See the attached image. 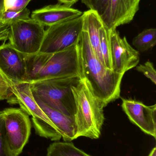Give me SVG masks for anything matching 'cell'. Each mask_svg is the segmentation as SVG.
<instances>
[{
  "label": "cell",
  "mask_w": 156,
  "mask_h": 156,
  "mask_svg": "<svg viewBox=\"0 0 156 156\" xmlns=\"http://www.w3.org/2000/svg\"><path fill=\"white\" fill-rule=\"evenodd\" d=\"M79 46L82 78L86 80L94 96L106 106L120 98L124 75L107 69L96 57L84 28Z\"/></svg>",
  "instance_id": "1"
},
{
  "label": "cell",
  "mask_w": 156,
  "mask_h": 156,
  "mask_svg": "<svg viewBox=\"0 0 156 156\" xmlns=\"http://www.w3.org/2000/svg\"><path fill=\"white\" fill-rule=\"evenodd\" d=\"M26 81L31 83L54 78L81 76L79 44L53 54L38 52L24 55Z\"/></svg>",
  "instance_id": "2"
},
{
  "label": "cell",
  "mask_w": 156,
  "mask_h": 156,
  "mask_svg": "<svg viewBox=\"0 0 156 156\" xmlns=\"http://www.w3.org/2000/svg\"><path fill=\"white\" fill-rule=\"evenodd\" d=\"M71 90L76 104V139L80 136L98 139L104 121L105 105L94 96L83 78Z\"/></svg>",
  "instance_id": "3"
},
{
  "label": "cell",
  "mask_w": 156,
  "mask_h": 156,
  "mask_svg": "<svg viewBox=\"0 0 156 156\" xmlns=\"http://www.w3.org/2000/svg\"><path fill=\"white\" fill-rule=\"evenodd\" d=\"M81 78L67 77L34 82L30 83L31 90L34 97L75 120L76 104L71 88Z\"/></svg>",
  "instance_id": "4"
},
{
  "label": "cell",
  "mask_w": 156,
  "mask_h": 156,
  "mask_svg": "<svg viewBox=\"0 0 156 156\" xmlns=\"http://www.w3.org/2000/svg\"><path fill=\"white\" fill-rule=\"evenodd\" d=\"M83 29L82 15L78 18L49 27L45 31L39 52L53 54L78 44Z\"/></svg>",
  "instance_id": "5"
},
{
  "label": "cell",
  "mask_w": 156,
  "mask_h": 156,
  "mask_svg": "<svg viewBox=\"0 0 156 156\" xmlns=\"http://www.w3.org/2000/svg\"><path fill=\"white\" fill-rule=\"evenodd\" d=\"M9 43L24 55L39 52L45 36V27L30 18L10 24Z\"/></svg>",
  "instance_id": "6"
},
{
  "label": "cell",
  "mask_w": 156,
  "mask_h": 156,
  "mask_svg": "<svg viewBox=\"0 0 156 156\" xmlns=\"http://www.w3.org/2000/svg\"><path fill=\"white\" fill-rule=\"evenodd\" d=\"M3 112L9 149L13 156H18L27 144L31 134L29 115L21 108H6Z\"/></svg>",
  "instance_id": "7"
},
{
  "label": "cell",
  "mask_w": 156,
  "mask_h": 156,
  "mask_svg": "<svg viewBox=\"0 0 156 156\" xmlns=\"http://www.w3.org/2000/svg\"><path fill=\"white\" fill-rule=\"evenodd\" d=\"M110 37L112 70L124 75L139 63V52L129 44L125 37H121L116 29L111 31Z\"/></svg>",
  "instance_id": "8"
},
{
  "label": "cell",
  "mask_w": 156,
  "mask_h": 156,
  "mask_svg": "<svg viewBox=\"0 0 156 156\" xmlns=\"http://www.w3.org/2000/svg\"><path fill=\"white\" fill-rule=\"evenodd\" d=\"M122 108L134 124L143 132L156 136V105H145L139 101L122 98Z\"/></svg>",
  "instance_id": "9"
},
{
  "label": "cell",
  "mask_w": 156,
  "mask_h": 156,
  "mask_svg": "<svg viewBox=\"0 0 156 156\" xmlns=\"http://www.w3.org/2000/svg\"><path fill=\"white\" fill-rule=\"evenodd\" d=\"M0 70L12 85L26 81L24 55L9 43H3L0 45Z\"/></svg>",
  "instance_id": "10"
},
{
  "label": "cell",
  "mask_w": 156,
  "mask_h": 156,
  "mask_svg": "<svg viewBox=\"0 0 156 156\" xmlns=\"http://www.w3.org/2000/svg\"><path fill=\"white\" fill-rule=\"evenodd\" d=\"M141 0H110L103 14V23L110 31L132 22L139 9Z\"/></svg>",
  "instance_id": "11"
},
{
  "label": "cell",
  "mask_w": 156,
  "mask_h": 156,
  "mask_svg": "<svg viewBox=\"0 0 156 156\" xmlns=\"http://www.w3.org/2000/svg\"><path fill=\"white\" fill-rule=\"evenodd\" d=\"M11 88L14 96L11 103L19 104L20 108L32 116L33 119L44 121L57 130L37 103L30 83L23 82L16 83L13 84Z\"/></svg>",
  "instance_id": "12"
},
{
  "label": "cell",
  "mask_w": 156,
  "mask_h": 156,
  "mask_svg": "<svg viewBox=\"0 0 156 156\" xmlns=\"http://www.w3.org/2000/svg\"><path fill=\"white\" fill-rule=\"evenodd\" d=\"M83 12L65 4L50 5L34 10L31 18L44 27H49L62 22L78 18Z\"/></svg>",
  "instance_id": "13"
},
{
  "label": "cell",
  "mask_w": 156,
  "mask_h": 156,
  "mask_svg": "<svg viewBox=\"0 0 156 156\" xmlns=\"http://www.w3.org/2000/svg\"><path fill=\"white\" fill-rule=\"evenodd\" d=\"M34 98L39 107L61 134L63 140L66 142H70L76 139L77 129L75 120L51 108L38 98Z\"/></svg>",
  "instance_id": "14"
},
{
  "label": "cell",
  "mask_w": 156,
  "mask_h": 156,
  "mask_svg": "<svg viewBox=\"0 0 156 156\" xmlns=\"http://www.w3.org/2000/svg\"><path fill=\"white\" fill-rule=\"evenodd\" d=\"M82 15L83 28L87 31L92 48L96 57L104 66L100 48V29L103 25L100 16L92 9L84 12Z\"/></svg>",
  "instance_id": "15"
},
{
  "label": "cell",
  "mask_w": 156,
  "mask_h": 156,
  "mask_svg": "<svg viewBox=\"0 0 156 156\" xmlns=\"http://www.w3.org/2000/svg\"><path fill=\"white\" fill-rule=\"evenodd\" d=\"M46 156H91L71 142H55L48 147Z\"/></svg>",
  "instance_id": "16"
},
{
  "label": "cell",
  "mask_w": 156,
  "mask_h": 156,
  "mask_svg": "<svg viewBox=\"0 0 156 156\" xmlns=\"http://www.w3.org/2000/svg\"><path fill=\"white\" fill-rule=\"evenodd\" d=\"M156 44V28L145 29L132 41V44L138 51L144 52L151 49Z\"/></svg>",
  "instance_id": "17"
},
{
  "label": "cell",
  "mask_w": 156,
  "mask_h": 156,
  "mask_svg": "<svg viewBox=\"0 0 156 156\" xmlns=\"http://www.w3.org/2000/svg\"><path fill=\"white\" fill-rule=\"evenodd\" d=\"M111 31L103 23L100 29V48L104 60V66L112 70L111 59Z\"/></svg>",
  "instance_id": "18"
},
{
  "label": "cell",
  "mask_w": 156,
  "mask_h": 156,
  "mask_svg": "<svg viewBox=\"0 0 156 156\" xmlns=\"http://www.w3.org/2000/svg\"><path fill=\"white\" fill-rule=\"evenodd\" d=\"M30 12L25 7L19 11L5 10L2 17V21L4 25H10L16 21L30 18Z\"/></svg>",
  "instance_id": "19"
},
{
  "label": "cell",
  "mask_w": 156,
  "mask_h": 156,
  "mask_svg": "<svg viewBox=\"0 0 156 156\" xmlns=\"http://www.w3.org/2000/svg\"><path fill=\"white\" fill-rule=\"evenodd\" d=\"M0 156H13L6 140L3 112L0 111Z\"/></svg>",
  "instance_id": "20"
},
{
  "label": "cell",
  "mask_w": 156,
  "mask_h": 156,
  "mask_svg": "<svg viewBox=\"0 0 156 156\" xmlns=\"http://www.w3.org/2000/svg\"><path fill=\"white\" fill-rule=\"evenodd\" d=\"M12 83L0 70V101L11 100L13 97Z\"/></svg>",
  "instance_id": "21"
},
{
  "label": "cell",
  "mask_w": 156,
  "mask_h": 156,
  "mask_svg": "<svg viewBox=\"0 0 156 156\" xmlns=\"http://www.w3.org/2000/svg\"><path fill=\"white\" fill-rule=\"evenodd\" d=\"M136 70L142 72L146 77L150 79L152 82L156 84V70L153 63L150 61H147L143 65L136 67Z\"/></svg>",
  "instance_id": "22"
},
{
  "label": "cell",
  "mask_w": 156,
  "mask_h": 156,
  "mask_svg": "<svg viewBox=\"0 0 156 156\" xmlns=\"http://www.w3.org/2000/svg\"><path fill=\"white\" fill-rule=\"evenodd\" d=\"M32 0H4L5 10L19 11L26 7Z\"/></svg>",
  "instance_id": "23"
},
{
  "label": "cell",
  "mask_w": 156,
  "mask_h": 156,
  "mask_svg": "<svg viewBox=\"0 0 156 156\" xmlns=\"http://www.w3.org/2000/svg\"><path fill=\"white\" fill-rule=\"evenodd\" d=\"M110 0H91L92 10L95 11L100 16L103 14Z\"/></svg>",
  "instance_id": "24"
},
{
  "label": "cell",
  "mask_w": 156,
  "mask_h": 156,
  "mask_svg": "<svg viewBox=\"0 0 156 156\" xmlns=\"http://www.w3.org/2000/svg\"><path fill=\"white\" fill-rule=\"evenodd\" d=\"M10 25L4 26L0 27V42L3 41L5 43L9 39V32H10Z\"/></svg>",
  "instance_id": "25"
},
{
  "label": "cell",
  "mask_w": 156,
  "mask_h": 156,
  "mask_svg": "<svg viewBox=\"0 0 156 156\" xmlns=\"http://www.w3.org/2000/svg\"><path fill=\"white\" fill-rule=\"evenodd\" d=\"M5 11L4 0H0V27L7 25H4L2 21L3 13Z\"/></svg>",
  "instance_id": "26"
},
{
  "label": "cell",
  "mask_w": 156,
  "mask_h": 156,
  "mask_svg": "<svg viewBox=\"0 0 156 156\" xmlns=\"http://www.w3.org/2000/svg\"><path fill=\"white\" fill-rule=\"evenodd\" d=\"M61 3L71 7L74 4L77 3L79 0H58Z\"/></svg>",
  "instance_id": "27"
},
{
  "label": "cell",
  "mask_w": 156,
  "mask_h": 156,
  "mask_svg": "<svg viewBox=\"0 0 156 156\" xmlns=\"http://www.w3.org/2000/svg\"><path fill=\"white\" fill-rule=\"evenodd\" d=\"M82 3L85 4L87 7L91 9V0H81Z\"/></svg>",
  "instance_id": "28"
},
{
  "label": "cell",
  "mask_w": 156,
  "mask_h": 156,
  "mask_svg": "<svg viewBox=\"0 0 156 156\" xmlns=\"http://www.w3.org/2000/svg\"><path fill=\"white\" fill-rule=\"evenodd\" d=\"M148 156H156V148L155 147H154L152 149Z\"/></svg>",
  "instance_id": "29"
}]
</instances>
